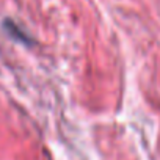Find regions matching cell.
Listing matches in <instances>:
<instances>
[{"mask_svg": "<svg viewBox=\"0 0 160 160\" xmlns=\"http://www.w3.org/2000/svg\"><path fill=\"white\" fill-rule=\"evenodd\" d=\"M5 28L8 30V33L13 36V38H18L19 41H24V42H28V39H27V35L25 33H22L18 27H16V24H13L11 21H5Z\"/></svg>", "mask_w": 160, "mask_h": 160, "instance_id": "6da1fadb", "label": "cell"}]
</instances>
